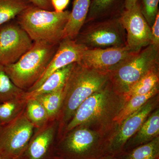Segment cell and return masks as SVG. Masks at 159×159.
Here are the masks:
<instances>
[{"label": "cell", "instance_id": "cell-1", "mask_svg": "<svg viewBox=\"0 0 159 159\" xmlns=\"http://www.w3.org/2000/svg\"><path fill=\"white\" fill-rule=\"evenodd\" d=\"M109 82L108 74L74 63L65 85L63 120L70 121L79 106Z\"/></svg>", "mask_w": 159, "mask_h": 159}, {"label": "cell", "instance_id": "cell-2", "mask_svg": "<svg viewBox=\"0 0 159 159\" xmlns=\"http://www.w3.org/2000/svg\"><path fill=\"white\" fill-rule=\"evenodd\" d=\"M70 11H49L32 5L16 17V21L33 42L59 44L63 39Z\"/></svg>", "mask_w": 159, "mask_h": 159}, {"label": "cell", "instance_id": "cell-3", "mask_svg": "<svg viewBox=\"0 0 159 159\" xmlns=\"http://www.w3.org/2000/svg\"><path fill=\"white\" fill-rule=\"evenodd\" d=\"M59 44L34 42L33 46L16 62L4 66L15 85L26 91L35 83L46 70Z\"/></svg>", "mask_w": 159, "mask_h": 159}, {"label": "cell", "instance_id": "cell-4", "mask_svg": "<svg viewBox=\"0 0 159 159\" xmlns=\"http://www.w3.org/2000/svg\"><path fill=\"white\" fill-rule=\"evenodd\" d=\"M159 63V50L149 45L108 73L110 82L114 91L124 94Z\"/></svg>", "mask_w": 159, "mask_h": 159}, {"label": "cell", "instance_id": "cell-5", "mask_svg": "<svg viewBox=\"0 0 159 159\" xmlns=\"http://www.w3.org/2000/svg\"><path fill=\"white\" fill-rule=\"evenodd\" d=\"M120 16L84 24L74 40L87 49L126 46V32Z\"/></svg>", "mask_w": 159, "mask_h": 159}, {"label": "cell", "instance_id": "cell-6", "mask_svg": "<svg viewBox=\"0 0 159 159\" xmlns=\"http://www.w3.org/2000/svg\"><path fill=\"white\" fill-rule=\"evenodd\" d=\"M34 127L24 110L11 122L2 125L0 152L8 158H16L29 144Z\"/></svg>", "mask_w": 159, "mask_h": 159}, {"label": "cell", "instance_id": "cell-7", "mask_svg": "<svg viewBox=\"0 0 159 159\" xmlns=\"http://www.w3.org/2000/svg\"><path fill=\"white\" fill-rule=\"evenodd\" d=\"M13 20L0 26V64L3 66L16 62L34 43L17 22Z\"/></svg>", "mask_w": 159, "mask_h": 159}, {"label": "cell", "instance_id": "cell-8", "mask_svg": "<svg viewBox=\"0 0 159 159\" xmlns=\"http://www.w3.org/2000/svg\"><path fill=\"white\" fill-rule=\"evenodd\" d=\"M115 92L110 82L97 91L79 106L67 125V132L80 125L95 122L104 115L111 105Z\"/></svg>", "mask_w": 159, "mask_h": 159}, {"label": "cell", "instance_id": "cell-9", "mask_svg": "<svg viewBox=\"0 0 159 159\" xmlns=\"http://www.w3.org/2000/svg\"><path fill=\"white\" fill-rule=\"evenodd\" d=\"M120 20L126 34V46L138 53L151 44V28L142 14L139 2L129 10L124 9Z\"/></svg>", "mask_w": 159, "mask_h": 159}, {"label": "cell", "instance_id": "cell-10", "mask_svg": "<svg viewBox=\"0 0 159 159\" xmlns=\"http://www.w3.org/2000/svg\"><path fill=\"white\" fill-rule=\"evenodd\" d=\"M155 103L154 100L149 99L141 108L122 121L118 132L108 142L107 155L119 157L123 153L125 144L148 118Z\"/></svg>", "mask_w": 159, "mask_h": 159}, {"label": "cell", "instance_id": "cell-11", "mask_svg": "<svg viewBox=\"0 0 159 159\" xmlns=\"http://www.w3.org/2000/svg\"><path fill=\"white\" fill-rule=\"evenodd\" d=\"M126 46L104 49H86L80 61L84 66L108 74L133 54Z\"/></svg>", "mask_w": 159, "mask_h": 159}, {"label": "cell", "instance_id": "cell-12", "mask_svg": "<svg viewBox=\"0 0 159 159\" xmlns=\"http://www.w3.org/2000/svg\"><path fill=\"white\" fill-rule=\"evenodd\" d=\"M86 49L87 48L84 46L77 43L74 40L63 39L59 43L57 51L41 77L26 91L37 88L50 75L57 70L71 64L80 62Z\"/></svg>", "mask_w": 159, "mask_h": 159}, {"label": "cell", "instance_id": "cell-13", "mask_svg": "<svg viewBox=\"0 0 159 159\" xmlns=\"http://www.w3.org/2000/svg\"><path fill=\"white\" fill-rule=\"evenodd\" d=\"M75 63L66 66L53 73L41 85L33 90L25 91L23 98L26 100L50 93L64 87L68 77Z\"/></svg>", "mask_w": 159, "mask_h": 159}, {"label": "cell", "instance_id": "cell-14", "mask_svg": "<svg viewBox=\"0 0 159 159\" xmlns=\"http://www.w3.org/2000/svg\"><path fill=\"white\" fill-rule=\"evenodd\" d=\"M124 9V0H91L84 24L119 16Z\"/></svg>", "mask_w": 159, "mask_h": 159}, {"label": "cell", "instance_id": "cell-15", "mask_svg": "<svg viewBox=\"0 0 159 159\" xmlns=\"http://www.w3.org/2000/svg\"><path fill=\"white\" fill-rule=\"evenodd\" d=\"M91 0H73V8L64 33V39L75 40L85 23Z\"/></svg>", "mask_w": 159, "mask_h": 159}, {"label": "cell", "instance_id": "cell-16", "mask_svg": "<svg viewBox=\"0 0 159 159\" xmlns=\"http://www.w3.org/2000/svg\"><path fill=\"white\" fill-rule=\"evenodd\" d=\"M159 134V111L158 110L146 119L136 133L135 135L127 142L124 147V152L150 142L158 136Z\"/></svg>", "mask_w": 159, "mask_h": 159}, {"label": "cell", "instance_id": "cell-17", "mask_svg": "<svg viewBox=\"0 0 159 159\" xmlns=\"http://www.w3.org/2000/svg\"><path fill=\"white\" fill-rule=\"evenodd\" d=\"M54 126L44 129L33 139L29 146L28 154L30 159H41L47 152L54 138Z\"/></svg>", "mask_w": 159, "mask_h": 159}, {"label": "cell", "instance_id": "cell-18", "mask_svg": "<svg viewBox=\"0 0 159 159\" xmlns=\"http://www.w3.org/2000/svg\"><path fill=\"white\" fill-rule=\"evenodd\" d=\"M159 66L152 70L123 94L125 101L134 96L145 95L153 89L159 83Z\"/></svg>", "mask_w": 159, "mask_h": 159}, {"label": "cell", "instance_id": "cell-19", "mask_svg": "<svg viewBox=\"0 0 159 159\" xmlns=\"http://www.w3.org/2000/svg\"><path fill=\"white\" fill-rule=\"evenodd\" d=\"M32 5L29 0H0V26L14 20Z\"/></svg>", "mask_w": 159, "mask_h": 159}, {"label": "cell", "instance_id": "cell-20", "mask_svg": "<svg viewBox=\"0 0 159 159\" xmlns=\"http://www.w3.org/2000/svg\"><path fill=\"white\" fill-rule=\"evenodd\" d=\"M158 88L157 85L148 93L132 97L127 101V103L122 109L119 111V113L114 118V120L119 124H121L126 118L135 112L145 105L149 99L155 96L158 92Z\"/></svg>", "mask_w": 159, "mask_h": 159}, {"label": "cell", "instance_id": "cell-21", "mask_svg": "<svg viewBox=\"0 0 159 159\" xmlns=\"http://www.w3.org/2000/svg\"><path fill=\"white\" fill-rule=\"evenodd\" d=\"M120 156L123 157V159H159V136L130 151L123 152Z\"/></svg>", "mask_w": 159, "mask_h": 159}, {"label": "cell", "instance_id": "cell-22", "mask_svg": "<svg viewBox=\"0 0 159 159\" xmlns=\"http://www.w3.org/2000/svg\"><path fill=\"white\" fill-rule=\"evenodd\" d=\"M26 100L23 98H17L0 102V122L6 125L15 119L26 106Z\"/></svg>", "mask_w": 159, "mask_h": 159}, {"label": "cell", "instance_id": "cell-23", "mask_svg": "<svg viewBox=\"0 0 159 159\" xmlns=\"http://www.w3.org/2000/svg\"><path fill=\"white\" fill-rule=\"evenodd\" d=\"M64 87L56 92L34 98L37 99L43 107L48 115L49 119L55 117L62 107L64 97Z\"/></svg>", "mask_w": 159, "mask_h": 159}, {"label": "cell", "instance_id": "cell-24", "mask_svg": "<svg viewBox=\"0 0 159 159\" xmlns=\"http://www.w3.org/2000/svg\"><path fill=\"white\" fill-rule=\"evenodd\" d=\"M25 91L15 85L0 64V102L10 99L23 98Z\"/></svg>", "mask_w": 159, "mask_h": 159}, {"label": "cell", "instance_id": "cell-25", "mask_svg": "<svg viewBox=\"0 0 159 159\" xmlns=\"http://www.w3.org/2000/svg\"><path fill=\"white\" fill-rule=\"evenodd\" d=\"M25 107L26 116L34 127H41L49 119L45 109L37 99L27 100Z\"/></svg>", "mask_w": 159, "mask_h": 159}, {"label": "cell", "instance_id": "cell-26", "mask_svg": "<svg viewBox=\"0 0 159 159\" xmlns=\"http://www.w3.org/2000/svg\"><path fill=\"white\" fill-rule=\"evenodd\" d=\"M138 2L142 14L151 28L159 12V0H141Z\"/></svg>", "mask_w": 159, "mask_h": 159}, {"label": "cell", "instance_id": "cell-27", "mask_svg": "<svg viewBox=\"0 0 159 159\" xmlns=\"http://www.w3.org/2000/svg\"><path fill=\"white\" fill-rule=\"evenodd\" d=\"M151 44L155 48L159 50V12L151 27Z\"/></svg>", "mask_w": 159, "mask_h": 159}, {"label": "cell", "instance_id": "cell-28", "mask_svg": "<svg viewBox=\"0 0 159 159\" xmlns=\"http://www.w3.org/2000/svg\"><path fill=\"white\" fill-rule=\"evenodd\" d=\"M34 6L49 11H53L51 0H29Z\"/></svg>", "mask_w": 159, "mask_h": 159}, {"label": "cell", "instance_id": "cell-29", "mask_svg": "<svg viewBox=\"0 0 159 159\" xmlns=\"http://www.w3.org/2000/svg\"><path fill=\"white\" fill-rule=\"evenodd\" d=\"M54 11L62 12L69 5L70 0H51Z\"/></svg>", "mask_w": 159, "mask_h": 159}, {"label": "cell", "instance_id": "cell-30", "mask_svg": "<svg viewBox=\"0 0 159 159\" xmlns=\"http://www.w3.org/2000/svg\"><path fill=\"white\" fill-rule=\"evenodd\" d=\"M139 0H124V8L125 10H129L136 5Z\"/></svg>", "mask_w": 159, "mask_h": 159}, {"label": "cell", "instance_id": "cell-31", "mask_svg": "<svg viewBox=\"0 0 159 159\" xmlns=\"http://www.w3.org/2000/svg\"><path fill=\"white\" fill-rule=\"evenodd\" d=\"M101 159H121L119 158L116 157L112 156L107 155L102 157Z\"/></svg>", "mask_w": 159, "mask_h": 159}, {"label": "cell", "instance_id": "cell-32", "mask_svg": "<svg viewBox=\"0 0 159 159\" xmlns=\"http://www.w3.org/2000/svg\"><path fill=\"white\" fill-rule=\"evenodd\" d=\"M0 159H16V158H13V159H9L8 158L6 157L3 156L2 153L0 152Z\"/></svg>", "mask_w": 159, "mask_h": 159}, {"label": "cell", "instance_id": "cell-33", "mask_svg": "<svg viewBox=\"0 0 159 159\" xmlns=\"http://www.w3.org/2000/svg\"><path fill=\"white\" fill-rule=\"evenodd\" d=\"M2 124H1V122H0V127H1V126H2Z\"/></svg>", "mask_w": 159, "mask_h": 159}]
</instances>
